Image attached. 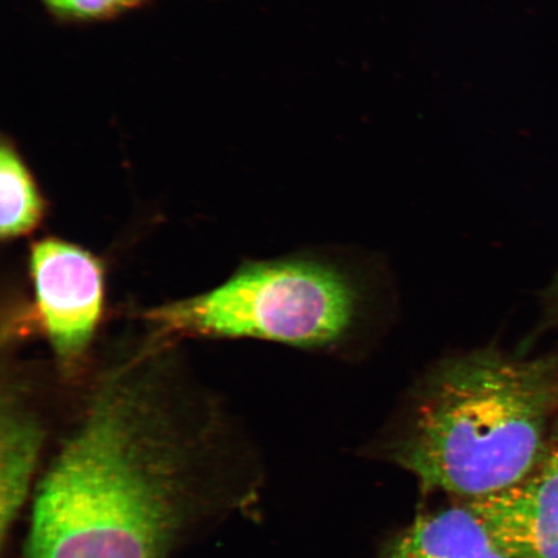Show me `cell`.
Returning a JSON list of instances; mask_svg holds the SVG:
<instances>
[{"label": "cell", "instance_id": "1", "mask_svg": "<svg viewBox=\"0 0 558 558\" xmlns=\"http://www.w3.org/2000/svg\"><path fill=\"white\" fill-rule=\"evenodd\" d=\"M234 449L148 376L114 369L38 485L24 558H169L240 506Z\"/></svg>", "mask_w": 558, "mask_h": 558}, {"label": "cell", "instance_id": "2", "mask_svg": "<svg viewBox=\"0 0 558 558\" xmlns=\"http://www.w3.org/2000/svg\"><path fill=\"white\" fill-rule=\"evenodd\" d=\"M556 396L550 361L493 351L445 361L417 384L384 456L429 490L488 497L538 464Z\"/></svg>", "mask_w": 558, "mask_h": 558}, {"label": "cell", "instance_id": "3", "mask_svg": "<svg viewBox=\"0 0 558 558\" xmlns=\"http://www.w3.org/2000/svg\"><path fill=\"white\" fill-rule=\"evenodd\" d=\"M359 304V291L343 271L288 259L246 264L218 289L159 306L146 317L163 331L314 348L343 338Z\"/></svg>", "mask_w": 558, "mask_h": 558}, {"label": "cell", "instance_id": "4", "mask_svg": "<svg viewBox=\"0 0 558 558\" xmlns=\"http://www.w3.org/2000/svg\"><path fill=\"white\" fill-rule=\"evenodd\" d=\"M31 271L48 340L61 364L72 365L86 352L101 317V265L74 244L45 240L34 244Z\"/></svg>", "mask_w": 558, "mask_h": 558}, {"label": "cell", "instance_id": "5", "mask_svg": "<svg viewBox=\"0 0 558 558\" xmlns=\"http://www.w3.org/2000/svg\"><path fill=\"white\" fill-rule=\"evenodd\" d=\"M466 505L509 558H558V449L520 483Z\"/></svg>", "mask_w": 558, "mask_h": 558}, {"label": "cell", "instance_id": "6", "mask_svg": "<svg viewBox=\"0 0 558 558\" xmlns=\"http://www.w3.org/2000/svg\"><path fill=\"white\" fill-rule=\"evenodd\" d=\"M381 558H509L469 505L418 515Z\"/></svg>", "mask_w": 558, "mask_h": 558}, {"label": "cell", "instance_id": "7", "mask_svg": "<svg viewBox=\"0 0 558 558\" xmlns=\"http://www.w3.org/2000/svg\"><path fill=\"white\" fill-rule=\"evenodd\" d=\"M46 432L39 417L17 400L3 395L0 421V539L7 541L29 497Z\"/></svg>", "mask_w": 558, "mask_h": 558}, {"label": "cell", "instance_id": "8", "mask_svg": "<svg viewBox=\"0 0 558 558\" xmlns=\"http://www.w3.org/2000/svg\"><path fill=\"white\" fill-rule=\"evenodd\" d=\"M0 233L15 240L32 232L44 215V202L23 160L9 144L0 151Z\"/></svg>", "mask_w": 558, "mask_h": 558}, {"label": "cell", "instance_id": "9", "mask_svg": "<svg viewBox=\"0 0 558 558\" xmlns=\"http://www.w3.org/2000/svg\"><path fill=\"white\" fill-rule=\"evenodd\" d=\"M45 2L62 15L96 19L129 9L137 0H45Z\"/></svg>", "mask_w": 558, "mask_h": 558}]
</instances>
